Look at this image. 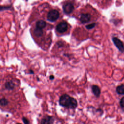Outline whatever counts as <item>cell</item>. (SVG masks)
<instances>
[{
    "instance_id": "cell-1",
    "label": "cell",
    "mask_w": 124,
    "mask_h": 124,
    "mask_svg": "<svg viewBox=\"0 0 124 124\" xmlns=\"http://www.w3.org/2000/svg\"><path fill=\"white\" fill-rule=\"evenodd\" d=\"M59 102L61 106L69 108L74 109L78 106V102L77 100L66 94L61 96Z\"/></svg>"
},
{
    "instance_id": "cell-2",
    "label": "cell",
    "mask_w": 124,
    "mask_h": 124,
    "mask_svg": "<svg viewBox=\"0 0 124 124\" xmlns=\"http://www.w3.org/2000/svg\"><path fill=\"white\" fill-rule=\"evenodd\" d=\"M60 14L56 10H50L47 15V19L51 22L56 21L59 17Z\"/></svg>"
},
{
    "instance_id": "cell-3",
    "label": "cell",
    "mask_w": 124,
    "mask_h": 124,
    "mask_svg": "<svg viewBox=\"0 0 124 124\" xmlns=\"http://www.w3.org/2000/svg\"><path fill=\"white\" fill-rule=\"evenodd\" d=\"M112 40L119 51L122 53L124 52V44L123 42L119 38L114 36L112 37Z\"/></svg>"
},
{
    "instance_id": "cell-4",
    "label": "cell",
    "mask_w": 124,
    "mask_h": 124,
    "mask_svg": "<svg viewBox=\"0 0 124 124\" xmlns=\"http://www.w3.org/2000/svg\"><path fill=\"white\" fill-rule=\"evenodd\" d=\"M56 29L59 33H64L66 32L68 29V24L66 22H61L57 25Z\"/></svg>"
},
{
    "instance_id": "cell-5",
    "label": "cell",
    "mask_w": 124,
    "mask_h": 124,
    "mask_svg": "<svg viewBox=\"0 0 124 124\" xmlns=\"http://www.w3.org/2000/svg\"><path fill=\"white\" fill-rule=\"evenodd\" d=\"M74 9L73 5L71 3H67L63 6V10L65 14H71Z\"/></svg>"
},
{
    "instance_id": "cell-6",
    "label": "cell",
    "mask_w": 124,
    "mask_h": 124,
    "mask_svg": "<svg viewBox=\"0 0 124 124\" xmlns=\"http://www.w3.org/2000/svg\"><path fill=\"white\" fill-rule=\"evenodd\" d=\"M91 19V16L88 13L82 14L80 17V21L82 23H86L89 22Z\"/></svg>"
},
{
    "instance_id": "cell-7",
    "label": "cell",
    "mask_w": 124,
    "mask_h": 124,
    "mask_svg": "<svg viewBox=\"0 0 124 124\" xmlns=\"http://www.w3.org/2000/svg\"><path fill=\"white\" fill-rule=\"evenodd\" d=\"M54 122V118L52 116L49 115L45 116L43 117L41 121L42 124H53Z\"/></svg>"
},
{
    "instance_id": "cell-8",
    "label": "cell",
    "mask_w": 124,
    "mask_h": 124,
    "mask_svg": "<svg viewBox=\"0 0 124 124\" xmlns=\"http://www.w3.org/2000/svg\"><path fill=\"white\" fill-rule=\"evenodd\" d=\"M91 89L93 94L96 97H99L101 93V91L99 87L96 85H93L92 86Z\"/></svg>"
},
{
    "instance_id": "cell-9",
    "label": "cell",
    "mask_w": 124,
    "mask_h": 124,
    "mask_svg": "<svg viewBox=\"0 0 124 124\" xmlns=\"http://www.w3.org/2000/svg\"><path fill=\"white\" fill-rule=\"evenodd\" d=\"M5 88L8 90H13L15 87V84L12 81H8L5 83Z\"/></svg>"
},
{
    "instance_id": "cell-10",
    "label": "cell",
    "mask_w": 124,
    "mask_h": 124,
    "mask_svg": "<svg viewBox=\"0 0 124 124\" xmlns=\"http://www.w3.org/2000/svg\"><path fill=\"white\" fill-rule=\"evenodd\" d=\"M46 22L43 20H40L36 22V27L43 29L45 28L46 26Z\"/></svg>"
},
{
    "instance_id": "cell-11",
    "label": "cell",
    "mask_w": 124,
    "mask_h": 124,
    "mask_svg": "<svg viewBox=\"0 0 124 124\" xmlns=\"http://www.w3.org/2000/svg\"><path fill=\"white\" fill-rule=\"evenodd\" d=\"M116 91L118 94L124 95V84H122L116 87Z\"/></svg>"
},
{
    "instance_id": "cell-12",
    "label": "cell",
    "mask_w": 124,
    "mask_h": 124,
    "mask_svg": "<svg viewBox=\"0 0 124 124\" xmlns=\"http://www.w3.org/2000/svg\"><path fill=\"white\" fill-rule=\"evenodd\" d=\"M34 34L37 37H41L43 34V31L42 29L36 27L34 30Z\"/></svg>"
},
{
    "instance_id": "cell-13",
    "label": "cell",
    "mask_w": 124,
    "mask_h": 124,
    "mask_svg": "<svg viewBox=\"0 0 124 124\" xmlns=\"http://www.w3.org/2000/svg\"><path fill=\"white\" fill-rule=\"evenodd\" d=\"M9 102L7 99L5 98H2L0 100V104L1 106H5L8 104Z\"/></svg>"
},
{
    "instance_id": "cell-14",
    "label": "cell",
    "mask_w": 124,
    "mask_h": 124,
    "mask_svg": "<svg viewBox=\"0 0 124 124\" xmlns=\"http://www.w3.org/2000/svg\"><path fill=\"white\" fill-rule=\"evenodd\" d=\"M95 25H96L95 23H91L90 24H88V25H86V28L88 30H91V29H93L95 26Z\"/></svg>"
},
{
    "instance_id": "cell-15",
    "label": "cell",
    "mask_w": 124,
    "mask_h": 124,
    "mask_svg": "<svg viewBox=\"0 0 124 124\" xmlns=\"http://www.w3.org/2000/svg\"><path fill=\"white\" fill-rule=\"evenodd\" d=\"M120 105L121 108H124V96L121 98L120 101Z\"/></svg>"
},
{
    "instance_id": "cell-16",
    "label": "cell",
    "mask_w": 124,
    "mask_h": 124,
    "mask_svg": "<svg viewBox=\"0 0 124 124\" xmlns=\"http://www.w3.org/2000/svg\"><path fill=\"white\" fill-rule=\"evenodd\" d=\"M22 121L24 123V124H28L30 123V122L25 117H22Z\"/></svg>"
},
{
    "instance_id": "cell-17",
    "label": "cell",
    "mask_w": 124,
    "mask_h": 124,
    "mask_svg": "<svg viewBox=\"0 0 124 124\" xmlns=\"http://www.w3.org/2000/svg\"><path fill=\"white\" fill-rule=\"evenodd\" d=\"M57 44L58 46L59 47H63V43L62 42V41H59L57 43Z\"/></svg>"
},
{
    "instance_id": "cell-18",
    "label": "cell",
    "mask_w": 124,
    "mask_h": 124,
    "mask_svg": "<svg viewBox=\"0 0 124 124\" xmlns=\"http://www.w3.org/2000/svg\"><path fill=\"white\" fill-rule=\"evenodd\" d=\"M49 79L50 80H53L54 79V76L53 75H50L49 76Z\"/></svg>"
},
{
    "instance_id": "cell-19",
    "label": "cell",
    "mask_w": 124,
    "mask_h": 124,
    "mask_svg": "<svg viewBox=\"0 0 124 124\" xmlns=\"http://www.w3.org/2000/svg\"><path fill=\"white\" fill-rule=\"evenodd\" d=\"M29 74H34L33 71L32 70H31V69L29 70Z\"/></svg>"
}]
</instances>
